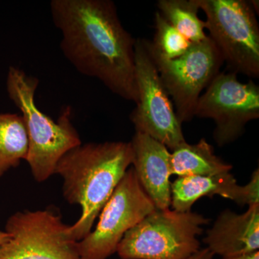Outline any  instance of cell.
<instances>
[{
	"instance_id": "6da1fadb",
	"label": "cell",
	"mask_w": 259,
	"mask_h": 259,
	"mask_svg": "<svg viewBox=\"0 0 259 259\" xmlns=\"http://www.w3.org/2000/svg\"><path fill=\"white\" fill-rule=\"evenodd\" d=\"M61 50L80 74L95 78L117 96L137 102L136 39L122 26L110 0H52Z\"/></svg>"
},
{
	"instance_id": "7a4b0ae2",
	"label": "cell",
	"mask_w": 259,
	"mask_h": 259,
	"mask_svg": "<svg viewBox=\"0 0 259 259\" xmlns=\"http://www.w3.org/2000/svg\"><path fill=\"white\" fill-rule=\"evenodd\" d=\"M133 158L131 142L123 141L81 144L61 158L55 175L62 178L63 195L70 204L81 208L79 220L69 228L74 241H81L93 231Z\"/></svg>"
},
{
	"instance_id": "3957f363",
	"label": "cell",
	"mask_w": 259,
	"mask_h": 259,
	"mask_svg": "<svg viewBox=\"0 0 259 259\" xmlns=\"http://www.w3.org/2000/svg\"><path fill=\"white\" fill-rule=\"evenodd\" d=\"M39 80L16 66H10L7 76L8 96L21 112L28 140L25 161L34 180L46 182L55 175L57 163L68 151L82 144L71 120L70 106L56 122L37 106L35 93Z\"/></svg>"
},
{
	"instance_id": "277c9868",
	"label": "cell",
	"mask_w": 259,
	"mask_h": 259,
	"mask_svg": "<svg viewBox=\"0 0 259 259\" xmlns=\"http://www.w3.org/2000/svg\"><path fill=\"white\" fill-rule=\"evenodd\" d=\"M209 220L198 213L156 209L126 233L121 259H187L200 249L197 237Z\"/></svg>"
},
{
	"instance_id": "5b68a950",
	"label": "cell",
	"mask_w": 259,
	"mask_h": 259,
	"mask_svg": "<svg viewBox=\"0 0 259 259\" xmlns=\"http://www.w3.org/2000/svg\"><path fill=\"white\" fill-rule=\"evenodd\" d=\"M229 72L259 77V27L251 1L197 0Z\"/></svg>"
},
{
	"instance_id": "8992f818",
	"label": "cell",
	"mask_w": 259,
	"mask_h": 259,
	"mask_svg": "<svg viewBox=\"0 0 259 259\" xmlns=\"http://www.w3.org/2000/svg\"><path fill=\"white\" fill-rule=\"evenodd\" d=\"M130 168L102 208L95 230L77 242L80 259H107L127 231L156 209Z\"/></svg>"
},
{
	"instance_id": "52a82bcc",
	"label": "cell",
	"mask_w": 259,
	"mask_h": 259,
	"mask_svg": "<svg viewBox=\"0 0 259 259\" xmlns=\"http://www.w3.org/2000/svg\"><path fill=\"white\" fill-rule=\"evenodd\" d=\"M136 107L131 115L136 132L149 136L171 151L186 142L169 95L163 86L146 40L134 47Z\"/></svg>"
},
{
	"instance_id": "ba28073f",
	"label": "cell",
	"mask_w": 259,
	"mask_h": 259,
	"mask_svg": "<svg viewBox=\"0 0 259 259\" xmlns=\"http://www.w3.org/2000/svg\"><path fill=\"white\" fill-rule=\"evenodd\" d=\"M69 228L54 209L15 212L5 225L10 238L0 245V259H80Z\"/></svg>"
},
{
	"instance_id": "9c48e42d",
	"label": "cell",
	"mask_w": 259,
	"mask_h": 259,
	"mask_svg": "<svg viewBox=\"0 0 259 259\" xmlns=\"http://www.w3.org/2000/svg\"><path fill=\"white\" fill-rule=\"evenodd\" d=\"M151 56L179 121L182 124L192 120L201 93L219 74L224 63L217 47L208 36L192 44L187 54L178 59L166 60Z\"/></svg>"
},
{
	"instance_id": "30bf717a",
	"label": "cell",
	"mask_w": 259,
	"mask_h": 259,
	"mask_svg": "<svg viewBox=\"0 0 259 259\" xmlns=\"http://www.w3.org/2000/svg\"><path fill=\"white\" fill-rule=\"evenodd\" d=\"M194 115L214 120L218 146L234 142L250 121L259 117V88L252 80L241 82L233 72H220L199 97Z\"/></svg>"
},
{
	"instance_id": "8fae6325",
	"label": "cell",
	"mask_w": 259,
	"mask_h": 259,
	"mask_svg": "<svg viewBox=\"0 0 259 259\" xmlns=\"http://www.w3.org/2000/svg\"><path fill=\"white\" fill-rule=\"evenodd\" d=\"M215 195L233 201L241 207L259 204L258 168L244 186L238 185L231 172L212 176L177 177L171 184V206L177 212H191L199 199Z\"/></svg>"
},
{
	"instance_id": "7c38bea8",
	"label": "cell",
	"mask_w": 259,
	"mask_h": 259,
	"mask_svg": "<svg viewBox=\"0 0 259 259\" xmlns=\"http://www.w3.org/2000/svg\"><path fill=\"white\" fill-rule=\"evenodd\" d=\"M133 168L141 187L158 209L171 206L170 152L164 145L143 133L132 141Z\"/></svg>"
},
{
	"instance_id": "4fadbf2b",
	"label": "cell",
	"mask_w": 259,
	"mask_h": 259,
	"mask_svg": "<svg viewBox=\"0 0 259 259\" xmlns=\"http://www.w3.org/2000/svg\"><path fill=\"white\" fill-rule=\"evenodd\" d=\"M203 241L213 254L222 258L258 250L259 204L250 206L243 214L223 211Z\"/></svg>"
},
{
	"instance_id": "5bb4252c",
	"label": "cell",
	"mask_w": 259,
	"mask_h": 259,
	"mask_svg": "<svg viewBox=\"0 0 259 259\" xmlns=\"http://www.w3.org/2000/svg\"><path fill=\"white\" fill-rule=\"evenodd\" d=\"M170 168L171 176L181 177L230 173L233 166L216 156L212 146L202 139L197 144L185 142L172 150Z\"/></svg>"
},
{
	"instance_id": "9a60e30c",
	"label": "cell",
	"mask_w": 259,
	"mask_h": 259,
	"mask_svg": "<svg viewBox=\"0 0 259 259\" xmlns=\"http://www.w3.org/2000/svg\"><path fill=\"white\" fill-rule=\"evenodd\" d=\"M28 140L23 117L0 113V177L26 159Z\"/></svg>"
},
{
	"instance_id": "2e32d148",
	"label": "cell",
	"mask_w": 259,
	"mask_h": 259,
	"mask_svg": "<svg viewBox=\"0 0 259 259\" xmlns=\"http://www.w3.org/2000/svg\"><path fill=\"white\" fill-rule=\"evenodd\" d=\"M157 5L163 18L192 44L208 38L205 22L198 17L197 0H159Z\"/></svg>"
},
{
	"instance_id": "e0dca14e",
	"label": "cell",
	"mask_w": 259,
	"mask_h": 259,
	"mask_svg": "<svg viewBox=\"0 0 259 259\" xmlns=\"http://www.w3.org/2000/svg\"><path fill=\"white\" fill-rule=\"evenodd\" d=\"M156 33L153 42L146 41L148 51L153 56L166 60H174L187 54L192 42L157 12L155 16Z\"/></svg>"
},
{
	"instance_id": "ac0fdd59",
	"label": "cell",
	"mask_w": 259,
	"mask_h": 259,
	"mask_svg": "<svg viewBox=\"0 0 259 259\" xmlns=\"http://www.w3.org/2000/svg\"><path fill=\"white\" fill-rule=\"evenodd\" d=\"M214 254L207 248H200L197 252L187 259H213Z\"/></svg>"
},
{
	"instance_id": "d6986e66",
	"label": "cell",
	"mask_w": 259,
	"mask_h": 259,
	"mask_svg": "<svg viewBox=\"0 0 259 259\" xmlns=\"http://www.w3.org/2000/svg\"><path fill=\"white\" fill-rule=\"evenodd\" d=\"M221 259H259V250H254V251L232 255V256L223 257Z\"/></svg>"
},
{
	"instance_id": "ffe728a7",
	"label": "cell",
	"mask_w": 259,
	"mask_h": 259,
	"mask_svg": "<svg viewBox=\"0 0 259 259\" xmlns=\"http://www.w3.org/2000/svg\"><path fill=\"white\" fill-rule=\"evenodd\" d=\"M10 235L8 234L7 232L0 231V245L4 244L9 241Z\"/></svg>"
}]
</instances>
